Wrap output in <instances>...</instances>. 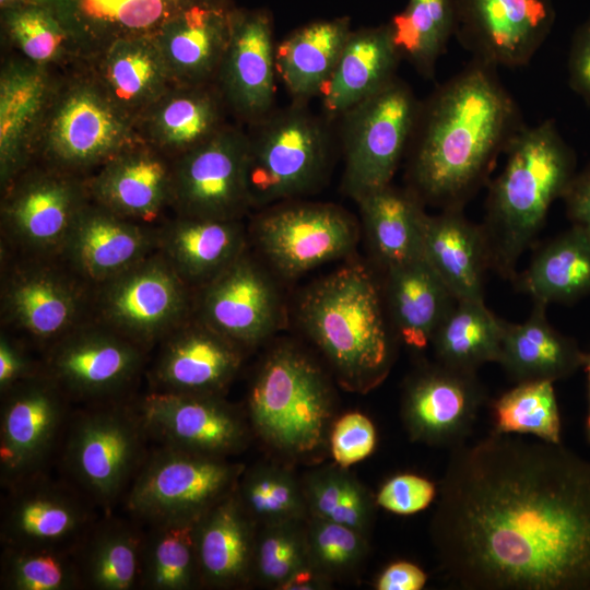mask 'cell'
Returning <instances> with one entry per match:
<instances>
[{"label":"cell","instance_id":"1","mask_svg":"<svg viewBox=\"0 0 590 590\" xmlns=\"http://www.w3.org/2000/svg\"><path fill=\"white\" fill-rule=\"evenodd\" d=\"M432 535L462 590H590V460L492 432L451 449Z\"/></svg>","mask_w":590,"mask_h":590},{"label":"cell","instance_id":"2","mask_svg":"<svg viewBox=\"0 0 590 590\" xmlns=\"http://www.w3.org/2000/svg\"><path fill=\"white\" fill-rule=\"evenodd\" d=\"M524 126L497 68L472 59L421 101L406 151L409 188L424 203L463 208Z\"/></svg>","mask_w":590,"mask_h":590},{"label":"cell","instance_id":"3","mask_svg":"<svg viewBox=\"0 0 590 590\" xmlns=\"http://www.w3.org/2000/svg\"><path fill=\"white\" fill-rule=\"evenodd\" d=\"M505 154L504 168L489 186L482 225L492 269L515 280L519 258L576 174V155L552 119L526 125Z\"/></svg>","mask_w":590,"mask_h":590},{"label":"cell","instance_id":"4","mask_svg":"<svg viewBox=\"0 0 590 590\" xmlns=\"http://www.w3.org/2000/svg\"><path fill=\"white\" fill-rule=\"evenodd\" d=\"M298 318L347 384L369 388L387 375L392 343L376 281L364 266H344L310 285Z\"/></svg>","mask_w":590,"mask_h":590},{"label":"cell","instance_id":"5","mask_svg":"<svg viewBox=\"0 0 590 590\" xmlns=\"http://www.w3.org/2000/svg\"><path fill=\"white\" fill-rule=\"evenodd\" d=\"M151 445L137 400L81 404L71 411L55 463L102 514H111Z\"/></svg>","mask_w":590,"mask_h":590},{"label":"cell","instance_id":"6","mask_svg":"<svg viewBox=\"0 0 590 590\" xmlns=\"http://www.w3.org/2000/svg\"><path fill=\"white\" fill-rule=\"evenodd\" d=\"M251 423L279 450L298 455L319 448L331 415L329 386L298 350L280 346L262 363L248 396Z\"/></svg>","mask_w":590,"mask_h":590},{"label":"cell","instance_id":"7","mask_svg":"<svg viewBox=\"0 0 590 590\" xmlns=\"http://www.w3.org/2000/svg\"><path fill=\"white\" fill-rule=\"evenodd\" d=\"M241 471L225 458L152 445L122 499L126 515L144 527L198 522L234 493Z\"/></svg>","mask_w":590,"mask_h":590},{"label":"cell","instance_id":"8","mask_svg":"<svg viewBox=\"0 0 590 590\" xmlns=\"http://www.w3.org/2000/svg\"><path fill=\"white\" fill-rule=\"evenodd\" d=\"M251 126L247 161L251 205L303 194L320 181L329 165L331 134L327 122L304 103L294 101Z\"/></svg>","mask_w":590,"mask_h":590},{"label":"cell","instance_id":"9","mask_svg":"<svg viewBox=\"0 0 590 590\" xmlns=\"http://www.w3.org/2000/svg\"><path fill=\"white\" fill-rule=\"evenodd\" d=\"M421 101L398 75L342 115L343 185L358 200L386 187L406 154Z\"/></svg>","mask_w":590,"mask_h":590},{"label":"cell","instance_id":"10","mask_svg":"<svg viewBox=\"0 0 590 590\" xmlns=\"http://www.w3.org/2000/svg\"><path fill=\"white\" fill-rule=\"evenodd\" d=\"M133 127L92 79L52 95L38 140L48 161L66 173L103 165L135 143Z\"/></svg>","mask_w":590,"mask_h":590},{"label":"cell","instance_id":"11","mask_svg":"<svg viewBox=\"0 0 590 590\" xmlns=\"http://www.w3.org/2000/svg\"><path fill=\"white\" fill-rule=\"evenodd\" d=\"M146 350L102 323H81L45 350L40 369L73 404L123 399Z\"/></svg>","mask_w":590,"mask_h":590},{"label":"cell","instance_id":"12","mask_svg":"<svg viewBox=\"0 0 590 590\" xmlns=\"http://www.w3.org/2000/svg\"><path fill=\"white\" fill-rule=\"evenodd\" d=\"M72 404L42 370L1 392L2 488L48 471L56 462Z\"/></svg>","mask_w":590,"mask_h":590},{"label":"cell","instance_id":"13","mask_svg":"<svg viewBox=\"0 0 590 590\" xmlns=\"http://www.w3.org/2000/svg\"><path fill=\"white\" fill-rule=\"evenodd\" d=\"M97 286L98 323L145 349L186 320L188 284L158 252Z\"/></svg>","mask_w":590,"mask_h":590},{"label":"cell","instance_id":"14","mask_svg":"<svg viewBox=\"0 0 590 590\" xmlns=\"http://www.w3.org/2000/svg\"><path fill=\"white\" fill-rule=\"evenodd\" d=\"M0 544L7 547L73 550L102 515L74 484L48 471L5 488Z\"/></svg>","mask_w":590,"mask_h":590},{"label":"cell","instance_id":"15","mask_svg":"<svg viewBox=\"0 0 590 590\" xmlns=\"http://www.w3.org/2000/svg\"><path fill=\"white\" fill-rule=\"evenodd\" d=\"M247 161L248 134L225 125L178 156L172 166V203L179 216L239 220L251 206Z\"/></svg>","mask_w":590,"mask_h":590},{"label":"cell","instance_id":"16","mask_svg":"<svg viewBox=\"0 0 590 590\" xmlns=\"http://www.w3.org/2000/svg\"><path fill=\"white\" fill-rule=\"evenodd\" d=\"M455 37L472 59L495 68L527 66L550 36L552 0H455Z\"/></svg>","mask_w":590,"mask_h":590},{"label":"cell","instance_id":"17","mask_svg":"<svg viewBox=\"0 0 590 590\" xmlns=\"http://www.w3.org/2000/svg\"><path fill=\"white\" fill-rule=\"evenodd\" d=\"M253 232L262 253L287 278L345 256L357 240L353 220L338 206L323 203L270 210L258 217Z\"/></svg>","mask_w":590,"mask_h":590},{"label":"cell","instance_id":"18","mask_svg":"<svg viewBox=\"0 0 590 590\" xmlns=\"http://www.w3.org/2000/svg\"><path fill=\"white\" fill-rule=\"evenodd\" d=\"M137 403L154 445L225 458L246 442L244 420L221 394L151 391Z\"/></svg>","mask_w":590,"mask_h":590},{"label":"cell","instance_id":"19","mask_svg":"<svg viewBox=\"0 0 590 590\" xmlns=\"http://www.w3.org/2000/svg\"><path fill=\"white\" fill-rule=\"evenodd\" d=\"M485 400L476 371L437 361L408 381L402 417L413 439L452 449L465 442Z\"/></svg>","mask_w":590,"mask_h":590},{"label":"cell","instance_id":"20","mask_svg":"<svg viewBox=\"0 0 590 590\" xmlns=\"http://www.w3.org/2000/svg\"><path fill=\"white\" fill-rule=\"evenodd\" d=\"M275 54L271 12L235 7L216 81L225 104L250 125L273 110Z\"/></svg>","mask_w":590,"mask_h":590},{"label":"cell","instance_id":"21","mask_svg":"<svg viewBox=\"0 0 590 590\" xmlns=\"http://www.w3.org/2000/svg\"><path fill=\"white\" fill-rule=\"evenodd\" d=\"M85 204L84 189L64 172L26 176L2 205L5 237L32 258L60 253Z\"/></svg>","mask_w":590,"mask_h":590},{"label":"cell","instance_id":"22","mask_svg":"<svg viewBox=\"0 0 590 590\" xmlns=\"http://www.w3.org/2000/svg\"><path fill=\"white\" fill-rule=\"evenodd\" d=\"M49 8L68 31L74 50L95 56L127 38H153L194 7L235 5L233 0H26Z\"/></svg>","mask_w":590,"mask_h":590},{"label":"cell","instance_id":"23","mask_svg":"<svg viewBox=\"0 0 590 590\" xmlns=\"http://www.w3.org/2000/svg\"><path fill=\"white\" fill-rule=\"evenodd\" d=\"M2 315L45 350L79 323L86 296L73 276L38 261L15 267L2 284Z\"/></svg>","mask_w":590,"mask_h":590},{"label":"cell","instance_id":"24","mask_svg":"<svg viewBox=\"0 0 590 590\" xmlns=\"http://www.w3.org/2000/svg\"><path fill=\"white\" fill-rule=\"evenodd\" d=\"M186 321L161 341L150 371L152 391L221 394L240 366V345L200 318Z\"/></svg>","mask_w":590,"mask_h":590},{"label":"cell","instance_id":"25","mask_svg":"<svg viewBox=\"0 0 590 590\" xmlns=\"http://www.w3.org/2000/svg\"><path fill=\"white\" fill-rule=\"evenodd\" d=\"M279 307L271 280L244 252L204 284L200 319L240 346L251 345L275 329Z\"/></svg>","mask_w":590,"mask_h":590},{"label":"cell","instance_id":"26","mask_svg":"<svg viewBox=\"0 0 590 590\" xmlns=\"http://www.w3.org/2000/svg\"><path fill=\"white\" fill-rule=\"evenodd\" d=\"M99 204L79 213L60 252L72 272L101 284L153 253L157 234Z\"/></svg>","mask_w":590,"mask_h":590},{"label":"cell","instance_id":"27","mask_svg":"<svg viewBox=\"0 0 590 590\" xmlns=\"http://www.w3.org/2000/svg\"><path fill=\"white\" fill-rule=\"evenodd\" d=\"M422 257L457 300L484 299L485 274L492 269L483 225L463 214V208L426 213L422 228Z\"/></svg>","mask_w":590,"mask_h":590},{"label":"cell","instance_id":"28","mask_svg":"<svg viewBox=\"0 0 590 590\" xmlns=\"http://www.w3.org/2000/svg\"><path fill=\"white\" fill-rule=\"evenodd\" d=\"M52 95L45 66L26 59L3 67L0 76L2 185H10L22 172L37 145Z\"/></svg>","mask_w":590,"mask_h":590},{"label":"cell","instance_id":"29","mask_svg":"<svg viewBox=\"0 0 590 590\" xmlns=\"http://www.w3.org/2000/svg\"><path fill=\"white\" fill-rule=\"evenodd\" d=\"M172 176L161 154L133 143L102 165L90 192L103 208L143 224L172 202Z\"/></svg>","mask_w":590,"mask_h":590},{"label":"cell","instance_id":"30","mask_svg":"<svg viewBox=\"0 0 590 590\" xmlns=\"http://www.w3.org/2000/svg\"><path fill=\"white\" fill-rule=\"evenodd\" d=\"M235 7H194L174 19L152 38L172 85H205L216 79Z\"/></svg>","mask_w":590,"mask_h":590},{"label":"cell","instance_id":"31","mask_svg":"<svg viewBox=\"0 0 590 590\" xmlns=\"http://www.w3.org/2000/svg\"><path fill=\"white\" fill-rule=\"evenodd\" d=\"M402 60L389 22L351 32L323 87L328 118L341 117L392 79Z\"/></svg>","mask_w":590,"mask_h":590},{"label":"cell","instance_id":"32","mask_svg":"<svg viewBox=\"0 0 590 590\" xmlns=\"http://www.w3.org/2000/svg\"><path fill=\"white\" fill-rule=\"evenodd\" d=\"M546 306L533 302L521 323L507 322L498 364L519 382L565 379L583 367L585 353L573 338L557 331L547 320Z\"/></svg>","mask_w":590,"mask_h":590},{"label":"cell","instance_id":"33","mask_svg":"<svg viewBox=\"0 0 590 590\" xmlns=\"http://www.w3.org/2000/svg\"><path fill=\"white\" fill-rule=\"evenodd\" d=\"M93 57V80L134 123L173 86L152 38L120 39Z\"/></svg>","mask_w":590,"mask_h":590},{"label":"cell","instance_id":"34","mask_svg":"<svg viewBox=\"0 0 590 590\" xmlns=\"http://www.w3.org/2000/svg\"><path fill=\"white\" fill-rule=\"evenodd\" d=\"M156 249L187 284H205L245 252V234L238 220L178 216Z\"/></svg>","mask_w":590,"mask_h":590},{"label":"cell","instance_id":"35","mask_svg":"<svg viewBox=\"0 0 590 590\" xmlns=\"http://www.w3.org/2000/svg\"><path fill=\"white\" fill-rule=\"evenodd\" d=\"M144 527L102 514L73 548L82 589H139Z\"/></svg>","mask_w":590,"mask_h":590},{"label":"cell","instance_id":"36","mask_svg":"<svg viewBox=\"0 0 590 590\" xmlns=\"http://www.w3.org/2000/svg\"><path fill=\"white\" fill-rule=\"evenodd\" d=\"M224 103L210 84L173 85L138 120L152 146L178 157L224 126Z\"/></svg>","mask_w":590,"mask_h":590},{"label":"cell","instance_id":"37","mask_svg":"<svg viewBox=\"0 0 590 590\" xmlns=\"http://www.w3.org/2000/svg\"><path fill=\"white\" fill-rule=\"evenodd\" d=\"M251 523L234 494L197 522L194 546L200 586L225 588L248 580L255 543Z\"/></svg>","mask_w":590,"mask_h":590},{"label":"cell","instance_id":"38","mask_svg":"<svg viewBox=\"0 0 590 590\" xmlns=\"http://www.w3.org/2000/svg\"><path fill=\"white\" fill-rule=\"evenodd\" d=\"M349 16L309 22L290 33L276 46V72L295 102L321 94L347 37Z\"/></svg>","mask_w":590,"mask_h":590},{"label":"cell","instance_id":"39","mask_svg":"<svg viewBox=\"0 0 590 590\" xmlns=\"http://www.w3.org/2000/svg\"><path fill=\"white\" fill-rule=\"evenodd\" d=\"M386 272L396 331L409 347L424 350L457 299L423 258Z\"/></svg>","mask_w":590,"mask_h":590},{"label":"cell","instance_id":"40","mask_svg":"<svg viewBox=\"0 0 590 590\" xmlns=\"http://www.w3.org/2000/svg\"><path fill=\"white\" fill-rule=\"evenodd\" d=\"M357 203L371 249L386 270L423 258L425 203L411 188L390 184Z\"/></svg>","mask_w":590,"mask_h":590},{"label":"cell","instance_id":"41","mask_svg":"<svg viewBox=\"0 0 590 590\" xmlns=\"http://www.w3.org/2000/svg\"><path fill=\"white\" fill-rule=\"evenodd\" d=\"M516 286L533 302L571 303L590 294V234L573 225L545 244Z\"/></svg>","mask_w":590,"mask_h":590},{"label":"cell","instance_id":"42","mask_svg":"<svg viewBox=\"0 0 590 590\" xmlns=\"http://www.w3.org/2000/svg\"><path fill=\"white\" fill-rule=\"evenodd\" d=\"M507 321L484 299L456 300L436 329L430 345L438 362L468 371L498 363Z\"/></svg>","mask_w":590,"mask_h":590},{"label":"cell","instance_id":"43","mask_svg":"<svg viewBox=\"0 0 590 590\" xmlns=\"http://www.w3.org/2000/svg\"><path fill=\"white\" fill-rule=\"evenodd\" d=\"M196 524L165 522L145 526L139 589L189 590L200 586L194 546Z\"/></svg>","mask_w":590,"mask_h":590},{"label":"cell","instance_id":"44","mask_svg":"<svg viewBox=\"0 0 590 590\" xmlns=\"http://www.w3.org/2000/svg\"><path fill=\"white\" fill-rule=\"evenodd\" d=\"M402 59L425 79L435 75L456 30L455 0H408L389 21Z\"/></svg>","mask_w":590,"mask_h":590},{"label":"cell","instance_id":"45","mask_svg":"<svg viewBox=\"0 0 590 590\" xmlns=\"http://www.w3.org/2000/svg\"><path fill=\"white\" fill-rule=\"evenodd\" d=\"M492 411L495 433L562 442V421L551 381L519 382L494 401Z\"/></svg>","mask_w":590,"mask_h":590},{"label":"cell","instance_id":"46","mask_svg":"<svg viewBox=\"0 0 590 590\" xmlns=\"http://www.w3.org/2000/svg\"><path fill=\"white\" fill-rule=\"evenodd\" d=\"M0 588L4 590L82 589L73 550L3 546L0 557Z\"/></svg>","mask_w":590,"mask_h":590},{"label":"cell","instance_id":"47","mask_svg":"<svg viewBox=\"0 0 590 590\" xmlns=\"http://www.w3.org/2000/svg\"><path fill=\"white\" fill-rule=\"evenodd\" d=\"M234 497L252 521L281 523L294 521L304 509V497L294 479L272 468H258L238 479Z\"/></svg>","mask_w":590,"mask_h":590},{"label":"cell","instance_id":"48","mask_svg":"<svg viewBox=\"0 0 590 590\" xmlns=\"http://www.w3.org/2000/svg\"><path fill=\"white\" fill-rule=\"evenodd\" d=\"M2 14L7 34L31 62L46 66L74 50L68 31L46 5L28 3Z\"/></svg>","mask_w":590,"mask_h":590},{"label":"cell","instance_id":"49","mask_svg":"<svg viewBox=\"0 0 590 590\" xmlns=\"http://www.w3.org/2000/svg\"><path fill=\"white\" fill-rule=\"evenodd\" d=\"M306 498L314 518L346 526L362 534L369 524L371 499L345 472L322 471L308 482Z\"/></svg>","mask_w":590,"mask_h":590},{"label":"cell","instance_id":"50","mask_svg":"<svg viewBox=\"0 0 590 590\" xmlns=\"http://www.w3.org/2000/svg\"><path fill=\"white\" fill-rule=\"evenodd\" d=\"M292 522L272 523L255 538L250 574L253 573L260 581L278 588L308 564L307 542Z\"/></svg>","mask_w":590,"mask_h":590},{"label":"cell","instance_id":"51","mask_svg":"<svg viewBox=\"0 0 590 590\" xmlns=\"http://www.w3.org/2000/svg\"><path fill=\"white\" fill-rule=\"evenodd\" d=\"M307 548L312 564L322 573H342L354 567L364 556L363 534L346 526L314 518Z\"/></svg>","mask_w":590,"mask_h":590},{"label":"cell","instance_id":"52","mask_svg":"<svg viewBox=\"0 0 590 590\" xmlns=\"http://www.w3.org/2000/svg\"><path fill=\"white\" fill-rule=\"evenodd\" d=\"M330 444L335 462L342 468H347L364 460L374 451L375 426L361 413H347L334 424Z\"/></svg>","mask_w":590,"mask_h":590},{"label":"cell","instance_id":"53","mask_svg":"<svg viewBox=\"0 0 590 590\" xmlns=\"http://www.w3.org/2000/svg\"><path fill=\"white\" fill-rule=\"evenodd\" d=\"M437 495L436 485L413 473H402L386 481L376 496V503L396 515L409 516L427 508Z\"/></svg>","mask_w":590,"mask_h":590},{"label":"cell","instance_id":"54","mask_svg":"<svg viewBox=\"0 0 590 590\" xmlns=\"http://www.w3.org/2000/svg\"><path fill=\"white\" fill-rule=\"evenodd\" d=\"M567 70L570 87L590 104V14L574 33Z\"/></svg>","mask_w":590,"mask_h":590},{"label":"cell","instance_id":"55","mask_svg":"<svg viewBox=\"0 0 590 590\" xmlns=\"http://www.w3.org/2000/svg\"><path fill=\"white\" fill-rule=\"evenodd\" d=\"M40 363L32 362L21 345L5 335L0 339V392L39 373Z\"/></svg>","mask_w":590,"mask_h":590},{"label":"cell","instance_id":"56","mask_svg":"<svg viewBox=\"0 0 590 590\" xmlns=\"http://www.w3.org/2000/svg\"><path fill=\"white\" fill-rule=\"evenodd\" d=\"M562 199L573 225L590 234V164L575 174Z\"/></svg>","mask_w":590,"mask_h":590},{"label":"cell","instance_id":"57","mask_svg":"<svg viewBox=\"0 0 590 590\" xmlns=\"http://www.w3.org/2000/svg\"><path fill=\"white\" fill-rule=\"evenodd\" d=\"M427 581V575L417 565L399 560L390 564L378 577V590H421Z\"/></svg>","mask_w":590,"mask_h":590},{"label":"cell","instance_id":"58","mask_svg":"<svg viewBox=\"0 0 590 590\" xmlns=\"http://www.w3.org/2000/svg\"><path fill=\"white\" fill-rule=\"evenodd\" d=\"M322 571L314 564H306L287 578L279 589L283 590H310L318 589L323 585Z\"/></svg>","mask_w":590,"mask_h":590},{"label":"cell","instance_id":"59","mask_svg":"<svg viewBox=\"0 0 590 590\" xmlns=\"http://www.w3.org/2000/svg\"><path fill=\"white\" fill-rule=\"evenodd\" d=\"M583 368L586 369L587 377H588V402H589L587 420L585 423V433H586L587 441L590 444V352L587 353Z\"/></svg>","mask_w":590,"mask_h":590},{"label":"cell","instance_id":"60","mask_svg":"<svg viewBox=\"0 0 590 590\" xmlns=\"http://www.w3.org/2000/svg\"><path fill=\"white\" fill-rule=\"evenodd\" d=\"M25 4V0H0L1 11Z\"/></svg>","mask_w":590,"mask_h":590}]
</instances>
